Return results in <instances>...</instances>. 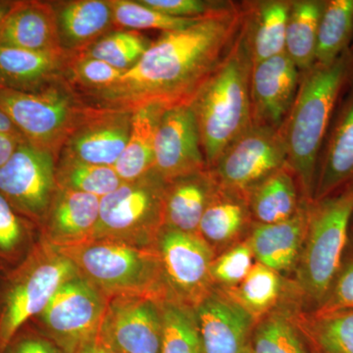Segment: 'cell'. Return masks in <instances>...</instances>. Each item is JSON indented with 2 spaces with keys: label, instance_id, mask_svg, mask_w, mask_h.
Returning <instances> with one entry per match:
<instances>
[{
  "label": "cell",
  "instance_id": "cell-51",
  "mask_svg": "<svg viewBox=\"0 0 353 353\" xmlns=\"http://www.w3.org/2000/svg\"><path fill=\"white\" fill-rule=\"evenodd\" d=\"M352 78H353V72H352Z\"/></svg>",
  "mask_w": 353,
  "mask_h": 353
},
{
  "label": "cell",
  "instance_id": "cell-9",
  "mask_svg": "<svg viewBox=\"0 0 353 353\" xmlns=\"http://www.w3.org/2000/svg\"><path fill=\"white\" fill-rule=\"evenodd\" d=\"M108 299L82 276L65 282L32 324L66 353L99 334Z\"/></svg>",
  "mask_w": 353,
  "mask_h": 353
},
{
  "label": "cell",
  "instance_id": "cell-29",
  "mask_svg": "<svg viewBox=\"0 0 353 353\" xmlns=\"http://www.w3.org/2000/svg\"><path fill=\"white\" fill-rule=\"evenodd\" d=\"M164 109L145 106L134 111L131 132L122 154L114 165L122 182H131L145 176L154 164V136Z\"/></svg>",
  "mask_w": 353,
  "mask_h": 353
},
{
  "label": "cell",
  "instance_id": "cell-34",
  "mask_svg": "<svg viewBox=\"0 0 353 353\" xmlns=\"http://www.w3.org/2000/svg\"><path fill=\"white\" fill-rule=\"evenodd\" d=\"M225 290L259 321L273 311L280 301L283 278L278 272L255 262L238 287Z\"/></svg>",
  "mask_w": 353,
  "mask_h": 353
},
{
  "label": "cell",
  "instance_id": "cell-50",
  "mask_svg": "<svg viewBox=\"0 0 353 353\" xmlns=\"http://www.w3.org/2000/svg\"><path fill=\"white\" fill-rule=\"evenodd\" d=\"M243 353H250V347H248V350H245V352H243Z\"/></svg>",
  "mask_w": 353,
  "mask_h": 353
},
{
  "label": "cell",
  "instance_id": "cell-48",
  "mask_svg": "<svg viewBox=\"0 0 353 353\" xmlns=\"http://www.w3.org/2000/svg\"><path fill=\"white\" fill-rule=\"evenodd\" d=\"M348 52H350V58H352L353 63V39L352 43H350V48H348Z\"/></svg>",
  "mask_w": 353,
  "mask_h": 353
},
{
  "label": "cell",
  "instance_id": "cell-26",
  "mask_svg": "<svg viewBox=\"0 0 353 353\" xmlns=\"http://www.w3.org/2000/svg\"><path fill=\"white\" fill-rule=\"evenodd\" d=\"M301 339L313 353H353V309H288Z\"/></svg>",
  "mask_w": 353,
  "mask_h": 353
},
{
  "label": "cell",
  "instance_id": "cell-14",
  "mask_svg": "<svg viewBox=\"0 0 353 353\" xmlns=\"http://www.w3.org/2000/svg\"><path fill=\"white\" fill-rule=\"evenodd\" d=\"M208 169L192 104L164 110L155 131L153 170L168 183Z\"/></svg>",
  "mask_w": 353,
  "mask_h": 353
},
{
  "label": "cell",
  "instance_id": "cell-52",
  "mask_svg": "<svg viewBox=\"0 0 353 353\" xmlns=\"http://www.w3.org/2000/svg\"><path fill=\"white\" fill-rule=\"evenodd\" d=\"M352 222H353V215H352Z\"/></svg>",
  "mask_w": 353,
  "mask_h": 353
},
{
  "label": "cell",
  "instance_id": "cell-36",
  "mask_svg": "<svg viewBox=\"0 0 353 353\" xmlns=\"http://www.w3.org/2000/svg\"><path fill=\"white\" fill-rule=\"evenodd\" d=\"M162 333L160 353H204L194 309L176 301L161 303Z\"/></svg>",
  "mask_w": 353,
  "mask_h": 353
},
{
  "label": "cell",
  "instance_id": "cell-5",
  "mask_svg": "<svg viewBox=\"0 0 353 353\" xmlns=\"http://www.w3.org/2000/svg\"><path fill=\"white\" fill-rule=\"evenodd\" d=\"M95 289L108 297L134 296L167 299L157 248H141L106 240L57 248Z\"/></svg>",
  "mask_w": 353,
  "mask_h": 353
},
{
  "label": "cell",
  "instance_id": "cell-37",
  "mask_svg": "<svg viewBox=\"0 0 353 353\" xmlns=\"http://www.w3.org/2000/svg\"><path fill=\"white\" fill-rule=\"evenodd\" d=\"M150 44L152 41L138 31L115 30L78 53L127 72L143 57Z\"/></svg>",
  "mask_w": 353,
  "mask_h": 353
},
{
  "label": "cell",
  "instance_id": "cell-4",
  "mask_svg": "<svg viewBox=\"0 0 353 353\" xmlns=\"http://www.w3.org/2000/svg\"><path fill=\"white\" fill-rule=\"evenodd\" d=\"M352 215L353 185L309 203L294 285L303 310H316L326 299L345 253Z\"/></svg>",
  "mask_w": 353,
  "mask_h": 353
},
{
  "label": "cell",
  "instance_id": "cell-23",
  "mask_svg": "<svg viewBox=\"0 0 353 353\" xmlns=\"http://www.w3.org/2000/svg\"><path fill=\"white\" fill-rule=\"evenodd\" d=\"M252 214L245 194L218 185L199 223L197 234L215 255L240 243L252 225Z\"/></svg>",
  "mask_w": 353,
  "mask_h": 353
},
{
  "label": "cell",
  "instance_id": "cell-45",
  "mask_svg": "<svg viewBox=\"0 0 353 353\" xmlns=\"http://www.w3.org/2000/svg\"><path fill=\"white\" fill-rule=\"evenodd\" d=\"M76 353H118L115 350H113L110 345L104 343L103 341L97 336L94 340L88 341L82 345Z\"/></svg>",
  "mask_w": 353,
  "mask_h": 353
},
{
  "label": "cell",
  "instance_id": "cell-6",
  "mask_svg": "<svg viewBox=\"0 0 353 353\" xmlns=\"http://www.w3.org/2000/svg\"><path fill=\"white\" fill-rule=\"evenodd\" d=\"M78 274L68 257L41 238L22 263L0 275V352Z\"/></svg>",
  "mask_w": 353,
  "mask_h": 353
},
{
  "label": "cell",
  "instance_id": "cell-1",
  "mask_svg": "<svg viewBox=\"0 0 353 353\" xmlns=\"http://www.w3.org/2000/svg\"><path fill=\"white\" fill-rule=\"evenodd\" d=\"M246 16L248 8L232 3L185 29L163 32L117 82L81 99L92 108L130 113L189 105L229 54Z\"/></svg>",
  "mask_w": 353,
  "mask_h": 353
},
{
  "label": "cell",
  "instance_id": "cell-18",
  "mask_svg": "<svg viewBox=\"0 0 353 353\" xmlns=\"http://www.w3.org/2000/svg\"><path fill=\"white\" fill-rule=\"evenodd\" d=\"M347 97L334 112L325 139L316 176L313 201H320L353 185V78Z\"/></svg>",
  "mask_w": 353,
  "mask_h": 353
},
{
  "label": "cell",
  "instance_id": "cell-2",
  "mask_svg": "<svg viewBox=\"0 0 353 353\" xmlns=\"http://www.w3.org/2000/svg\"><path fill=\"white\" fill-rule=\"evenodd\" d=\"M352 72L347 50L333 63L314 65L301 74L296 99L281 127L288 166L294 172L301 196L307 202L313 201L320 154L339 99Z\"/></svg>",
  "mask_w": 353,
  "mask_h": 353
},
{
  "label": "cell",
  "instance_id": "cell-28",
  "mask_svg": "<svg viewBox=\"0 0 353 353\" xmlns=\"http://www.w3.org/2000/svg\"><path fill=\"white\" fill-rule=\"evenodd\" d=\"M292 1L269 0L248 6V44L253 65L283 54Z\"/></svg>",
  "mask_w": 353,
  "mask_h": 353
},
{
  "label": "cell",
  "instance_id": "cell-15",
  "mask_svg": "<svg viewBox=\"0 0 353 353\" xmlns=\"http://www.w3.org/2000/svg\"><path fill=\"white\" fill-rule=\"evenodd\" d=\"M204 353H243L257 320L227 290L213 287L194 308Z\"/></svg>",
  "mask_w": 353,
  "mask_h": 353
},
{
  "label": "cell",
  "instance_id": "cell-3",
  "mask_svg": "<svg viewBox=\"0 0 353 353\" xmlns=\"http://www.w3.org/2000/svg\"><path fill=\"white\" fill-rule=\"evenodd\" d=\"M246 21L248 16L229 54L192 103L208 169L213 168L228 148L253 125V62Z\"/></svg>",
  "mask_w": 353,
  "mask_h": 353
},
{
  "label": "cell",
  "instance_id": "cell-24",
  "mask_svg": "<svg viewBox=\"0 0 353 353\" xmlns=\"http://www.w3.org/2000/svg\"><path fill=\"white\" fill-rule=\"evenodd\" d=\"M69 54L0 46V78L4 87L37 92L65 79Z\"/></svg>",
  "mask_w": 353,
  "mask_h": 353
},
{
  "label": "cell",
  "instance_id": "cell-46",
  "mask_svg": "<svg viewBox=\"0 0 353 353\" xmlns=\"http://www.w3.org/2000/svg\"><path fill=\"white\" fill-rule=\"evenodd\" d=\"M0 134H12V136L23 137L18 131L17 128L14 126L8 116L0 109ZM24 138V137H23Z\"/></svg>",
  "mask_w": 353,
  "mask_h": 353
},
{
  "label": "cell",
  "instance_id": "cell-12",
  "mask_svg": "<svg viewBox=\"0 0 353 353\" xmlns=\"http://www.w3.org/2000/svg\"><path fill=\"white\" fill-rule=\"evenodd\" d=\"M285 164L287 150L281 130L252 125L209 170L220 188L246 196Z\"/></svg>",
  "mask_w": 353,
  "mask_h": 353
},
{
  "label": "cell",
  "instance_id": "cell-20",
  "mask_svg": "<svg viewBox=\"0 0 353 353\" xmlns=\"http://www.w3.org/2000/svg\"><path fill=\"white\" fill-rule=\"evenodd\" d=\"M0 46L41 52H65L60 43L53 2L16 0L0 26Z\"/></svg>",
  "mask_w": 353,
  "mask_h": 353
},
{
  "label": "cell",
  "instance_id": "cell-44",
  "mask_svg": "<svg viewBox=\"0 0 353 353\" xmlns=\"http://www.w3.org/2000/svg\"><path fill=\"white\" fill-rule=\"evenodd\" d=\"M25 139L23 137L12 136V134H0V167L6 164L11 157L16 148Z\"/></svg>",
  "mask_w": 353,
  "mask_h": 353
},
{
  "label": "cell",
  "instance_id": "cell-31",
  "mask_svg": "<svg viewBox=\"0 0 353 353\" xmlns=\"http://www.w3.org/2000/svg\"><path fill=\"white\" fill-rule=\"evenodd\" d=\"M353 39V0H326L318 28L315 65L326 66L350 48Z\"/></svg>",
  "mask_w": 353,
  "mask_h": 353
},
{
  "label": "cell",
  "instance_id": "cell-25",
  "mask_svg": "<svg viewBox=\"0 0 353 353\" xmlns=\"http://www.w3.org/2000/svg\"><path fill=\"white\" fill-rule=\"evenodd\" d=\"M217 187L209 169L166 183L163 227L197 234L202 215Z\"/></svg>",
  "mask_w": 353,
  "mask_h": 353
},
{
  "label": "cell",
  "instance_id": "cell-40",
  "mask_svg": "<svg viewBox=\"0 0 353 353\" xmlns=\"http://www.w3.org/2000/svg\"><path fill=\"white\" fill-rule=\"evenodd\" d=\"M248 236L216 255L211 265V279L215 287L231 290L245 280L255 264Z\"/></svg>",
  "mask_w": 353,
  "mask_h": 353
},
{
  "label": "cell",
  "instance_id": "cell-7",
  "mask_svg": "<svg viewBox=\"0 0 353 353\" xmlns=\"http://www.w3.org/2000/svg\"><path fill=\"white\" fill-rule=\"evenodd\" d=\"M88 105L66 79L37 92L0 88V109L26 141L57 158Z\"/></svg>",
  "mask_w": 353,
  "mask_h": 353
},
{
  "label": "cell",
  "instance_id": "cell-8",
  "mask_svg": "<svg viewBox=\"0 0 353 353\" xmlns=\"http://www.w3.org/2000/svg\"><path fill=\"white\" fill-rule=\"evenodd\" d=\"M165 190L166 182L153 169L137 180L121 183L101 199L92 240L154 248L164 226Z\"/></svg>",
  "mask_w": 353,
  "mask_h": 353
},
{
  "label": "cell",
  "instance_id": "cell-41",
  "mask_svg": "<svg viewBox=\"0 0 353 353\" xmlns=\"http://www.w3.org/2000/svg\"><path fill=\"white\" fill-rule=\"evenodd\" d=\"M353 309V222L350 223V234L341 266L330 288L326 299L319 308L313 311H333Z\"/></svg>",
  "mask_w": 353,
  "mask_h": 353
},
{
  "label": "cell",
  "instance_id": "cell-16",
  "mask_svg": "<svg viewBox=\"0 0 353 353\" xmlns=\"http://www.w3.org/2000/svg\"><path fill=\"white\" fill-rule=\"evenodd\" d=\"M132 116V113L124 111L88 105L60 155L87 163L114 167L127 145Z\"/></svg>",
  "mask_w": 353,
  "mask_h": 353
},
{
  "label": "cell",
  "instance_id": "cell-33",
  "mask_svg": "<svg viewBox=\"0 0 353 353\" xmlns=\"http://www.w3.org/2000/svg\"><path fill=\"white\" fill-rule=\"evenodd\" d=\"M57 188L102 199L117 190L122 180L114 167L82 162L60 155L55 168Z\"/></svg>",
  "mask_w": 353,
  "mask_h": 353
},
{
  "label": "cell",
  "instance_id": "cell-19",
  "mask_svg": "<svg viewBox=\"0 0 353 353\" xmlns=\"http://www.w3.org/2000/svg\"><path fill=\"white\" fill-rule=\"evenodd\" d=\"M99 205V197L57 188L41 238L57 248L88 243L94 238Z\"/></svg>",
  "mask_w": 353,
  "mask_h": 353
},
{
  "label": "cell",
  "instance_id": "cell-49",
  "mask_svg": "<svg viewBox=\"0 0 353 353\" xmlns=\"http://www.w3.org/2000/svg\"><path fill=\"white\" fill-rule=\"evenodd\" d=\"M3 82H2L1 78H0V88H3Z\"/></svg>",
  "mask_w": 353,
  "mask_h": 353
},
{
  "label": "cell",
  "instance_id": "cell-38",
  "mask_svg": "<svg viewBox=\"0 0 353 353\" xmlns=\"http://www.w3.org/2000/svg\"><path fill=\"white\" fill-rule=\"evenodd\" d=\"M109 4L112 8L114 25L118 30L176 31L190 27L201 18L171 17L145 6L139 0H109Z\"/></svg>",
  "mask_w": 353,
  "mask_h": 353
},
{
  "label": "cell",
  "instance_id": "cell-13",
  "mask_svg": "<svg viewBox=\"0 0 353 353\" xmlns=\"http://www.w3.org/2000/svg\"><path fill=\"white\" fill-rule=\"evenodd\" d=\"M162 301L122 296L109 299L99 338L118 353H160Z\"/></svg>",
  "mask_w": 353,
  "mask_h": 353
},
{
  "label": "cell",
  "instance_id": "cell-39",
  "mask_svg": "<svg viewBox=\"0 0 353 353\" xmlns=\"http://www.w3.org/2000/svg\"><path fill=\"white\" fill-rule=\"evenodd\" d=\"M124 73L101 60L74 53L69 54L65 79L81 97L110 87Z\"/></svg>",
  "mask_w": 353,
  "mask_h": 353
},
{
  "label": "cell",
  "instance_id": "cell-30",
  "mask_svg": "<svg viewBox=\"0 0 353 353\" xmlns=\"http://www.w3.org/2000/svg\"><path fill=\"white\" fill-rule=\"evenodd\" d=\"M323 7L324 1L321 0L292 1L285 52L301 74L315 65L318 28Z\"/></svg>",
  "mask_w": 353,
  "mask_h": 353
},
{
  "label": "cell",
  "instance_id": "cell-35",
  "mask_svg": "<svg viewBox=\"0 0 353 353\" xmlns=\"http://www.w3.org/2000/svg\"><path fill=\"white\" fill-rule=\"evenodd\" d=\"M252 334L250 353H308L288 309L260 318Z\"/></svg>",
  "mask_w": 353,
  "mask_h": 353
},
{
  "label": "cell",
  "instance_id": "cell-47",
  "mask_svg": "<svg viewBox=\"0 0 353 353\" xmlns=\"http://www.w3.org/2000/svg\"><path fill=\"white\" fill-rule=\"evenodd\" d=\"M16 0H0V26L6 19L7 14L10 12L11 9L15 4Z\"/></svg>",
  "mask_w": 353,
  "mask_h": 353
},
{
  "label": "cell",
  "instance_id": "cell-11",
  "mask_svg": "<svg viewBox=\"0 0 353 353\" xmlns=\"http://www.w3.org/2000/svg\"><path fill=\"white\" fill-rule=\"evenodd\" d=\"M167 299L194 308L214 287L211 265L215 252L197 234L163 227L157 241Z\"/></svg>",
  "mask_w": 353,
  "mask_h": 353
},
{
  "label": "cell",
  "instance_id": "cell-22",
  "mask_svg": "<svg viewBox=\"0 0 353 353\" xmlns=\"http://www.w3.org/2000/svg\"><path fill=\"white\" fill-rule=\"evenodd\" d=\"M60 43L68 54L81 52L115 31L109 0L53 2Z\"/></svg>",
  "mask_w": 353,
  "mask_h": 353
},
{
  "label": "cell",
  "instance_id": "cell-21",
  "mask_svg": "<svg viewBox=\"0 0 353 353\" xmlns=\"http://www.w3.org/2000/svg\"><path fill=\"white\" fill-rule=\"evenodd\" d=\"M309 203L303 201L289 219L252 228L248 236L255 261L281 275L296 270L307 229Z\"/></svg>",
  "mask_w": 353,
  "mask_h": 353
},
{
  "label": "cell",
  "instance_id": "cell-17",
  "mask_svg": "<svg viewBox=\"0 0 353 353\" xmlns=\"http://www.w3.org/2000/svg\"><path fill=\"white\" fill-rule=\"evenodd\" d=\"M301 79V72L285 52L253 65V125L280 130L296 99Z\"/></svg>",
  "mask_w": 353,
  "mask_h": 353
},
{
  "label": "cell",
  "instance_id": "cell-43",
  "mask_svg": "<svg viewBox=\"0 0 353 353\" xmlns=\"http://www.w3.org/2000/svg\"><path fill=\"white\" fill-rule=\"evenodd\" d=\"M0 353H66L32 322L18 330Z\"/></svg>",
  "mask_w": 353,
  "mask_h": 353
},
{
  "label": "cell",
  "instance_id": "cell-42",
  "mask_svg": "<svg viewBox=\"0 0 353 353\" xmlns=\"http://www.w3.org/2000/svg\"><path fill=\"white\" fill-rule=\"evenodd\" d=\"M158 12L175 18L196 19L222 10L233 2L203 1V0H139Z\"/></svg>",
  "mask_w": 353,
  "mask_h": 353
},
{
  "label": "cell",
  "instance_id": "cell-27",
  "mask_svg": "<svg viewBox=\"0 0 353 353\" xmlns=\"http://www.w3.org/2000/svg\"><path fill=\"white\" fill-rule=\"evenodd\" d=\"M246 199L252 220L262 225L289 219L306 201L288 164L250 190Z\"/></svg>",
  "mask_w": 353,
  "mask_h": 353
},
{
  "label": "cell",
  "instance_id": "cell-32",
  "mask_svg": "<svg viewBox=\"0 0 353 353\" xmlns=\"http://www.w3.org/2000/svg\"><path fill=\"white\" fill-rule=\"evenodd\" d=\"M41 241V229L0 194V275L22 263Z\"/></svg>",
  "mask_w": 353,
  "mask_h": 353
},
{
  "label": "cell",
  "instance_id": "cell-10",
  "mask_svg": "<svg viewBox=\"0 0 353 353\" xmlns=\"http://www.w3.org/2000/svg\"><path fill=\"white\" fill-rule=\"evenodd\" d=\"M55 168L52 153L26 139L0 167V194L39 229L57 194Z\"/></svg>",
  "mask_w": 353,
  "mask_h": 353
}]
</instances>
